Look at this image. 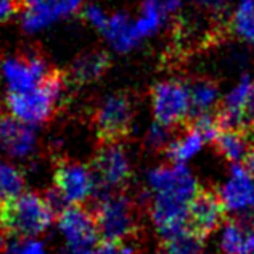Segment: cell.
I'll return each instance as SVG.
<instances>
[{"mask_svg":"<svg viewBox=\"0 0 254 254\" xmlns=\"http://www.w3.org/2000/svg\"><path fill=\"white\" fill-rule=\"evenodd\" d=\"M58 229L66 242L60 254H92L98 246L100 233L95 216L82 206H66L58 216Z\"/></svg>","mask_w":254,"mask_h":254,"instance_id":"5b68a950","label":"cell"},{"mask_svg":"<svg viewBox=\"0 0 254 254\" xmlns=\"http://www.w3.org/2000/svg\"><path fill=\"white\" fill-rule=\"evenodd\" d=\"M151 108L156 123L172 127L191 115L190 87L180 81H164L153 87Z\"/></svg>","mask_w":254,"mask_h":254,"instance_id":"8992f818","label":"cell"},{"mask_svg":"<svg viewBox=\"0 0 254 254\" xmlns=\"http://www.w3.org/2000/svg\"><path fill=\"white\" fill-rule=\"evenodd\" d=\"M57 211L37 193H23L13 201L0 206V227L13 237L34 238L53 222Z\"/></svg>","mask_w":254,"mask_h":254,"instance_id":"7a4b0ae2","label":"cell"},{"mask_svg":"<svg viewBox=\"0 0 254 254\" xmlns=\"http://www.w3.org/2000/svg\"><path fill=\"white\" fill-rule=\"evenodd\" d=\"M93 216L103 242L126 243L137 230V214L133 203L121 193L102 196Z\"/></svg>","mask_w":254,"mask_h":254,"instance_id":"277c9868","label":"cell"},{"mask_svg":"<svg viewBox=\"0 0 254 254\" xmlns=\"http://www.w3.org/2000/svg\"><path fill=\"white\" fill-rule=\"evenodd\" d=\"M232 29L245 42L254 45V0H240L232 13Z\"/></svg>","mask_w":254,"mask_h":254,"instance_id":"44dd1931","label":"cell"},{"mask_svg":"<svg viewBox=\"0 0 254 254\" xmlns=\"http://www.w3.org/2000/svg\"><path fill=\"white\" fill-rule=\"evenodd\" d=\"M219 153L232 164H242L251 156V142L242 129H222L216 138Z\"/></svg>","mask_w":254,"mask_h":254,"instance_id":"2e32d148","label":"cell"},{"mask_svg":"<svg viewBox=\"0 0 254 254\" xmlns=\"http://www.w3.org/2000/svg\"><path fill=\"white\" fill-rule=\"evenodd\" d=\"M3 254H47L42 242L36 238L15 237L3 246Z\"/></svg>","mask_w":254,"mask_h":254,"instance_id":"d4e9b609","label":"cell"},{"mask_svg":"<svg viewBox=\"0 0 254 254\" xmlns=\"http://www.w3.org/2000/svg\"><path fill=\"white\" fill-rule=\"evenodd\" d=\"M135 248L130 243H118V242H103L98 243L92 254H133Z\"/></svg>","mask_w":254,"mask_h":254,"instance_id":"4316f807","label":"cell"},{"mask_svg":"<svg viewBox=\"0 0 254 254\" xmlns=\"http://www.w3.org/2000/svg\"><path fill=\"white\" fill-rule=\"evenodd\" d=\"M159 10H161L166 16L172 15L174 11H177L182 5V0H151Z\"/></svg>","mask_w":254,"mask_h":254,"instance_id":"f546056e","label":"cell"},{"mask_svg":"<svg viewBox=\"0 0 254 254\" xmlns=\"http://www.w3.org/2000/svg\"><path fill=\"white\" fill-rule=\"evenodd\" d=\"M84 16H85V19L89 21L92 26H95L97 29H100L103 32V29H105V26H106V23H108V18H106V15L103 13V10L102 8H98L97 5H89L85 8V11H84Z\"/></svg>","mask_w":254,"mask_h":254,"instance_id":"83f0119b","label":"cell"},{"mask_svg":"<svg viewBox=\"0 0 254 254\" xmlns=\"http://www.w3.org/2000/svg\"><path fill=\"white\" fill-rule=\"evenodd\" d=\"M169 135H171V133H169V127L164 126V124L156 123L148 130V135H146V143H148V146H150V148H153V150L163 148V146L168 148V145L171 143Z\"/></svg>","mask_w":254,"mask_h":254,"instance_id":"484cf974","label":"cell"},{"mask_svg":"<svg viewBox=\"0 0 254 254\" xmlns=\"http://www.w3.org/2000/svg\"><path fill=\"white\" fill-rule=\"evenodd\" d=\"M52 72L45 60L34 53L8 58L2 64V76L10 93L36 89L50 77Z\"/></svg>","mask_w":254,"mask_h":254,"instance_id":"ba28073f","label":"cell"},{"mask_svg":"<svg viewBox=\"0 0 254 254\" xmlns=\"http://www.w3.org/2000/svg\"><path fill=\"white\" fill-rule=\"evenodd\" d=\"M222 254H254V229L243 220H227L219 232Z\"/></svg>","mask_w":254,"mask_h":254,"instance_id":"9a60e30c","label":"cell"},{"mask_svg":"<svg viewBox=\"0 0 254 254\" xmlns=\"http://www.w3.org/2000/svg\"><path fill=\"white\" fill-rule=\"evenodd\" d=\"M82 0H41L31 6H26L23 26L26 31L34 32L52 24L60 18L72 15Z\"/></svg>","mask_w":254,"mask_h":254,"instance_id":"4fadbf2b","label":"cell"},{"mask_svg":"<svg viewBox=\"0 0 254 254\" xmlns=\"http://www.w3.org/2000/svg\"><path fill=\"white\" fill-rule=\"evenodd\" d=\"M37 2H41V0H23V5H24V8H26V6H31V5H34Z\"/></svg>","mask_w":254,"mask_h":254,"instance_id":"836d02e7","label":"cell"},{"mask_svg":"<svg viewBox=\"0 0 254 254\" xmlns=\"http://www.w3.org/2000/svg\"><path fill=\"white\" fill-rule=\"evenodd\" d=\"M166 18L168 16H166L151 0H145V3L142 6V16L133 23L140 41L151 34H155V32L161 28V24L164 23Z\"/></svg>","mask_w":254,"mask_h":254,"instance_id":"cb8c5ba5","label":"cell"},{"mask_svg":"<svg viewBox=\"0 0 254 254\" xmlns=\"http://www.w3.org/2000/svg\"><path fill=\"white\" fill-rule=\"evenodd\" d=\"M248 169L251 171V174L254 176V153H251V156L248 158Z\"/></svg>","mask_w":254,"mask_h":254,"instance_id":"d6a6232c","label":"cell"},{"mask_svg":"<svg viewBox=\"0 0 254 254\" xmlns=\"http://www.w3.org/2000/svg\"><path fill=\"white\" fill-rule=\"evenodd\" d=\"M93 174L100 185L108 190L123 187L130 176V164L119 142H103L93 159Z\"/></svg>","mask_w":254,"mask_h":254,"instance_id":"8fae6325","label":"cell"},{"mask_svg":"<svg viewBox=\"0 0 254 254\" xmlns=\"http://www.w3.org/2000/svg\"><path fill=\"white\" fill-rule=\"evenodd\" d=\"M63 77L53 71L47 81L23 93H8L6 106L10 115L28 124H41L53 116L63 95Z\"/></svg>","mask_w":254,"mask_h":254,"instance_id":"3957f363","label":"cell"},{"mask_svg":"<svg viewBox=\"0 0 254 254\" xmlns=\"http://www.w3.org/2000/svg\"><path fill=\"white\" fill-rule=\"evenodd\" d=\"M23 0H0V19H6L21 8Z\"/></svg>","mask_w":254,"mask_h":254,"instance_id":"f1b7e54d","label":"cell"},{"mask_svg":"<svg viewBox=\"0 0 254 254\" xmlns=\"http://www.w3.org/2000/svg\"><path fill=\"white\" fill-rule=\"evenodd\" d=\"M156 254H168V253H166V251H164V253H156Z\"/></svg>","mask_w":254,"mask_h":254,"instance_id":"e575fe53","label":"cell"},{"mask_svg":"<svg viewBox=\"0 0 254 254\" xmlns=\"http://www.w3.org/2000/svg\"><path fill=\"white\" fill-rule=\"evenodd\" d=\"M191 115H206L219 103V87L211 81H196L190 85Z\"/></svg>","mask_w":254,"mask_h":254,"instance_id":"ffe728a7","label":"cell"},{"mask_svg":"<svg viewBox=\"0 0 254 254\" xmlns=\"http://www.w3.org/2000/svg\"><path fill=\"white\" fill-rule=\"evenodd\" d=\"M110 64V57L105 52H90L79 57L71 66V81L76 84L93 82L103 74Z\"/></svg>","mask_w":254,"mask_h":254,"instance_id":"d6986e66","label":"cell"},{"mask_svg":"<svg viewBox=\"0 0 254 254\" xmlns=\"http://www.w3.org/2000/svg\"><path fill=\"white\" fill-rule=\"evenodd\" d=\"M203 235L195 230L187 229L179 235L172 237L166 243V253L168 254H204V242Z\"/></svg>","mask_w":254,"mask_h":254,"instance_id":"603a6c76","label":"cell"},{"mask_svg":"<svg viewBox=\"0 0 254 254\" xmlns=\"http://www.w3.org/2000/svg\"><path fill=\"white\" fill-rule=\"evenodd\" d=\"M206 142H208V140H206L203 133L199 132L195 126H190L180 137L171 140V143L168 145L166 151H168V156L172 163L185 164L203 150Z\"/></svg>","mask_w":254,"mask_h":254,"instance_id":"e0dca14e","label":"cell"},{"mask_svg":"<svg viewBox=\"0 0 254 254\" xmlns=\"http://www.w3.org/2000/svg\"><path fill=\"white\" fill-rule=\"evenodd\" d=\"M24 179L15 166L0 163V206L23 195Z\"/></svg>","mask_w":254,"mask_h":254,"instance_id":"7402d4cb","label":"cell"},{"mask_svg":"<svg viewBox=\"0 0 254 254\" xmlns=\"http://www.w3.org/2000/svg\"><path fill=\"white\" fill-rule=\"evenodd\" d=\"M37 135L32 124L13 115H0V150L11 158H28L34 153Z\"/></svg>","mask_w":254,"mask_h":254,"instance_id":"7c38bea8","label":"cell"},{"mask_svg":"<svg viewBox=\"0 0 254 254\" xmlns=\"http://www.w3.org/2000/svg\"><path fill=\"white\" fill-rule=\"evenodd\" d=\"M93 121L102 142H121L129 133L132 124V105L129 98L123 93L106 97L98 105Z\"/></svg>","mask_w":254,"mask_h":254,"instance_id":"9c48e42d","label":"cell"},{"mask_svg":"<svg viewBox=\"0 0 254 254\" xmlns=\"http://www.w3.org/2000/svg\"><path fill=\"white\" fill-rule=\"evenodd\" d=\"M245 124L246 127L254 124V82L251 85V90L248 93V100H246V106H245Z\"/></svg>","mask_w":254,"mask_h":254,"instance_id":"4dcf8cb0","label":"cell"},{"mask_svg":"<svg viewBox=\"0 0 254 254\" xmlns=\"http://www.w3.org/2000/svg\"><path fill=\"white\" fill-rule=\"evenodd\" d=\"M103 34L113 45V49L118 52H129L140 42L135 32V24L123 13H118V15L108 18Z\"/></svg>","mask_w":254,"mask_h":254,"instance_id":"ac0fdd59","label":"cell"},{"mask_svg":"<svg viewBox=\"0 0 254 254\" xmlns=\"http://www.w3.org/2000/svg\"><path fill=\"white\" fill-rule=\"evenodd\" d=\"M224 206L217 195L211 191H199L190 208V229L199 235H209L220 227Z\"/></svg>","mask_w":254,"mask_h":254,"instance_id":"5bb4252c","label":"cell"},{"mask_svg":"<svg viewBox=\"0 0 254 254\" xmlns=\"http://www.w3.org/2000/svg\"><path fill=\"white\" fill-rule=\"evenodd\" d=\"M224 211L232 216H248L254 212V176L248 166L233 164L219 189Z\"/></svg>","mask_w":254,"mask_h":254,"instance_id":"52a82bcc","label":"cell"},{"mask_svg":"<svg viewBox=\"0 0 254 254\" xmlns=\"http://www.w3.org/2000/svg\"><path fill=\"white\" fill-rule=\"evenodd\" d=\"M196 2H199V3H203V5H212V6H216V5H219L222 0H196Z\"/></svg>","mask_w":254,"mask_h":254,"instance_id":"1f68e13d","label":"cell"},{"mask_svg":"<svg viewBox=\"0 0 254 254\" xmlns=\"http://www.w3.org/2000/svg\"><path fill=\"white\" fill-rule=\"evenodd\" d=\"M95 174L77 163H62L55 171V191L66 206L81 204L95 190Z\"/></svg>","mask_w":254,"mask_h":254,"instance_id":"30bf717a","label":"cell"},{"mask_svg":"<svg viewBox=\"0 0 254 254\" xmlns=\"http://www.w3.org/2000/svg\"><path fill=\"white\" fill-rule=\"evenodd\" d=\"M150 214L164 242L190 229V208L199 193L193 172L185 164L159 166L148 172Z\"/></svg>","mask_w":254,"mask_h":254,"instance_id":"6da1fadb","label":"cell"}]
</instances>
